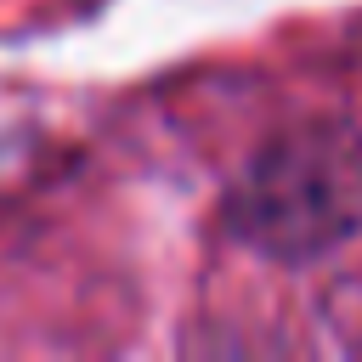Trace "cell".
<instances>
[{
	"mask_svg": "<svg viewBox=\"0 0 362 362\" xmlns=\"http://www.w3.org/2000/svg\"><path fill=\"white\" fill-rule=\"evenodd\" d=\"M351 192H362V181L345 175V153L328 141H288L277 153H266V164L249 175L243 187V232L277 255H305L322 249L345 232H356L351 221L362 215L351 204Z\"/></svg>",
	"mask_w": 362,
	"mask_h": 362,
	"instance_id": "6da1fadb",
	"label": "cell"
}]
</instances>
